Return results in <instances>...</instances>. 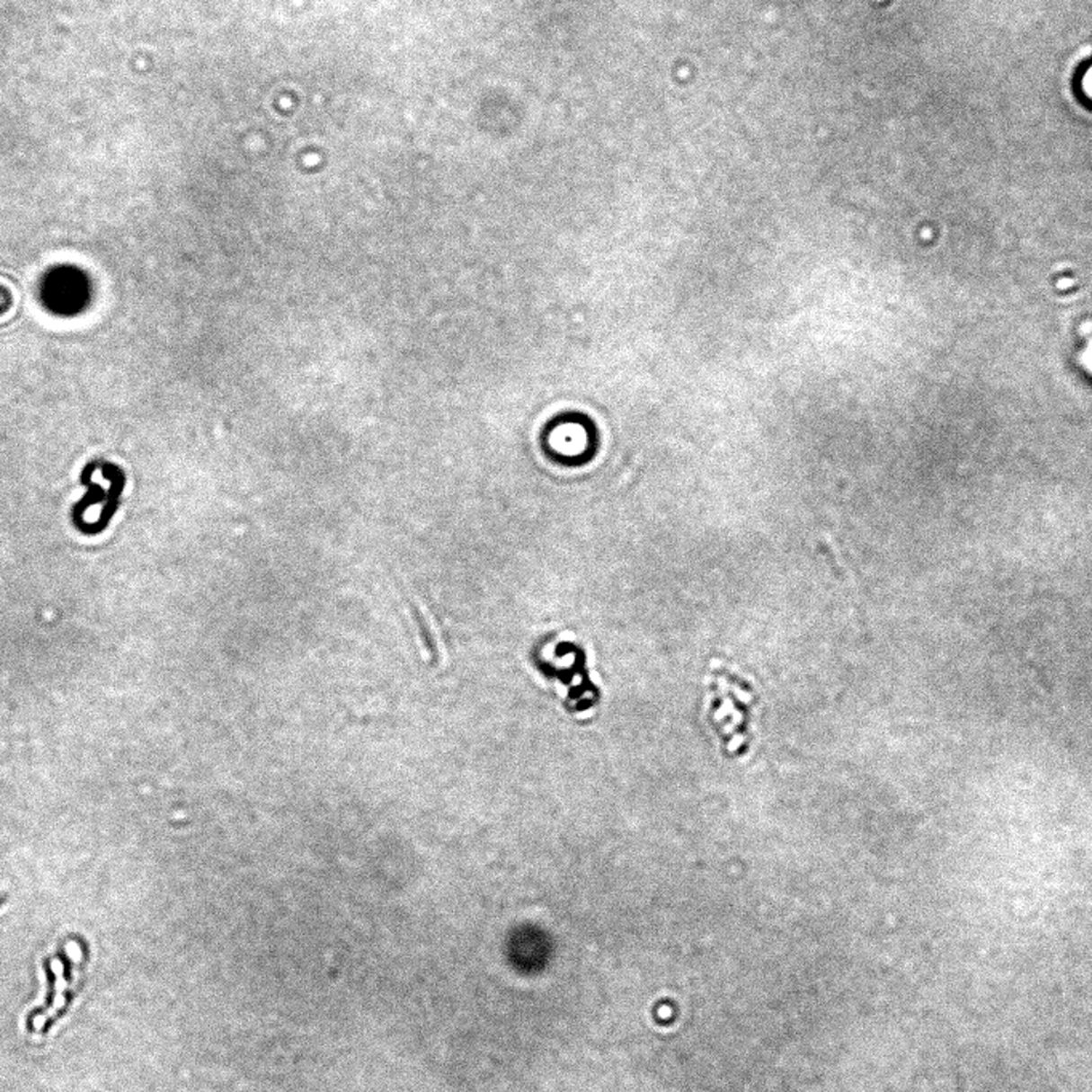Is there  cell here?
<instances>
[{
    "label": "cell",
    "instance_id": "1",
    "mask_svg": "<svg viewBox=\"0 0 1092 1092\" xmlns=\"http://www.w3.org/2000/svg\"><path fill=\"white\" fill-rule=\"evenodd\" d=\"M44 300L57 313L74 315L87 303L88 282L77 270L59 268L45 280Z\"/></svg>",
    "mask_w": 1092,
    "mask_h": 1092
}]
</instances>
